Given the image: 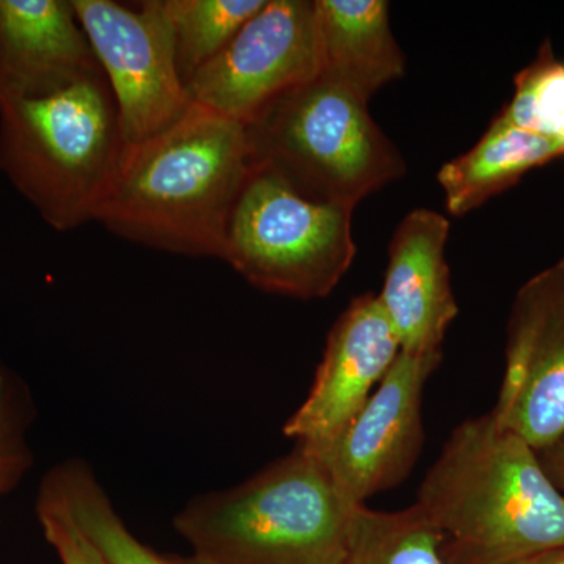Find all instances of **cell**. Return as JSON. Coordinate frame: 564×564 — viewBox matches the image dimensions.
Returning <instances> with one entry per match:
<instances>
[{"label": "cell", "mask_w": 564, "mask_h": 564, "mask_svg": "<svg viewBox=\"0 0 564 564\" xmlns=\"http://www.w3.org/2000/svg\"><path fill=\"white\" fill-rule=\"evenodd\" d=\"M317 76L314 2L267 0L187 88L193 102L248 126Z\"/></svg>", "instance_id": "ba28073f"}, {"label": "cell", "mask_w": 564, "mask_h": 564, "mask_svg": "<svg viewBox=\"0 0 564 564\" xmlns=\"http://www.w3.org/2000/svg\"><path fill=\"white\" fill-rule=\"evenodd\" d=\"M180 562L181 564H199L195 558H192V556H185V558H181L180 556Z\"/></svg>", "instance_id": "cb8c5ba5"}, {"label": "cell", "mask_w": 564, "mask_h": 564, "mask_svg": "<svg viewBox=\"0 0 564 564\" xmlns=\"http://www.w3.org/2000/svg\"><path fill=\"white\" fill-rule=\"evenodd\" d=\"M352 209L306 198L256 163L229 218L221 261L259 291L325 299L355 261Z\"/></svg>", "instance_id": "8992f818"}, {"label": "cell", "mask_w": 564, "mask_h": 564, "mask_svg": "<svg viewBox=\"0 0 564 564\" xmlns=\"http://www.w3.org/2000/svg\"><path fill=\"white\" fill-rule=\"evenodd\" d=\"M415 505L443 536L444 564H508L564 547V494L492 410L455 426Z\"/></svg>", "instance_id": "7a4b0ae2"}, {"label": "cell", "mask_w": 564, "mask_h": 564, "mask_svg": "<svg viewBox=\"0 0 564 564\" xmlns=\"http://www.w3.org/2000/svg\"><path fill=\"white\" fill-rule=\"evenodd\" d=\"M508 564H564V547L552 549V551L541 552V554L527 556V558Z\"/></svg>", "instance_id": "603a6c76"}, {"label": "cell", "mask_w": 564, "mask_h": 564, "mask_svg": "<svg viewBox=\"0 0 564 564\" xmlns=\"http://www.w3.org/2000/svg\"><path fill=\"white\" fill-rule=\"evenodd\" d=\"M400 351L378 295L356 296L329 329L310 392L285 422V437L313 451L332 444L361 411Z\"/></svg>", "instance_id": "8fae6325"}, {"label": "cell", "mask_w": 564, "mask_h": 564, "mask_svg": "<svg viewBox=\"0 0 564 564\" xmlns=\"http://www.w3.org/2000/svg\"><path fill=\"white\" fill-rule=\"evenodd\" d=\"M448 234L451 221L443 214L421 207L404 215L389 242L378 300L402 351H443L459 313L445 259Z\"/></svg>", "instance_id": "7c38bea8"}, {"label": "cell", "mask_w": 564, "mask_h": 564, "mask_svg": "<svg viewBox=\"0 0 564 564\" xmlns=\"http://www.w3.org/2000/svg\"><path fill=\"white\" fill-rule=\"evenodd\" d=\"M441 544L443 536L417 505L395 511L362 505L352 516L343 564H444Z\"/></svg>", "instance_id": "e0dca14e"}, {"label": "cell", "mask_w": 564, "mask_h": 564, "mask_svg": "<svg viewBox=\"0 0 564 564\" xmlns=\"http://www.w3.org/2000/svg\"><path fill=\"white\" fill-rule=\"evenodd\" d=\"M40 485L58 497L109 564H181L180 556L161 555L141 543L85 459L69 458L55 464Z\"/></svg>", "instance_id": "2e32d148"}, {"label": "cell", "mask_w": 564, "mask_h": 564, "mask_svg": "<svg viewBox=\"0 0 564 564\" xmlns=\"http://www.w3.org/2000/svg\"><path fill=\"white\" fill-rule=\"evenodd\" d=\"M35 514L44 540L62 564H109L101 549L74 521L55 494L40 485Z\"/></svg>", "instance_id": "44dd1931"}, {"label": "cell", "mask_w": 564, "mask_h": 564, "mask_svg": "<svg viewBox=\"0 0 564 564\" xmlns=\"http://www.w3.org/2000/svg\"><path fill=\"white\" fill-rule=\"evenodd\" d=\"M356 508L296 444L242 484L193 497L173 527L199 564H343Z\"/></svg>", "instance_id": "3957f363"}, {"label": "cell", "mask_w": 564, "mask_h": 564, "mask_svg": "<svg viewBox=\"0 0 564 564\" xmlns=\"http://www.w3.org/2000/svg\"><path fill=\"white\" fill-rule=\"evenodd\" d=\"M70 6L109 82L128 147L165 131L191 109L163 0L139 9L113 0H70Z\"/></svg>", "instance_id": "52a82bcc"}, {"label": "cell", "mask_w": 564, "mask_h": 564, "mask_svg": "<svg viewBox=\"0 0 564 564\" xmlns=\"http://www.w3.org/2000/svg\"><path fill=\"white\" fill-rule=\"evenodd\" d=\"M318 76L369 102L406 69L384 0H314Z\"/></svg>", "instance_id": "5bb4252c"}, {"label": "cell", "mask_w": 564, "mask_h": 564, "mask_svg": "<svg viewBox=\"0 0 564 564\" xmlns=\"http://www.w3.org/2000/svg\"><path fill=\"white\" fill-rule=\"evenodd\" d=\"M267 0H163L184 84L214 61Z\"/></svg>", "instance_id": "ac0fdd59"}, {"label": "cell", "mask_w": 564, "mask_h": 564, "mask_svg": "<svg viewBox=\"0 0 564 564\" xmlns=\"http://www.w3.org/2000/svg\"><path fill=\"white\" fill-rule=\"evenodd\" d=\"M36 404L29 384L0 366V500L13 492L35 463L31 430Z\"/></svg>", "instance_id": "ffe728a7"}, {"label": "cell", "mask_w": 564, "mask_h": 564, "mask_svg": "<svg viewBox=\"0 0 564 564\" xmlns=\"http://www.w3.org/2000/svg\"><path fill=\"white\" fill-rule=\"evenodd\" d=\"M499 120L564 148V62L544 41L536 58L514 77V95Z\"/></svg>", "instance_id": "d6986e66"}, {"label": "cell", "mask_w": 564, "mask_h": 564, "mask_svg": "<svg viewBox=\"0 0 564 564\" xmlns=\"http://www.w3.org/2000/svg\"><path fill=\"white\" fill-rule=\"evenodd\" d=\"M102 70L70 0H0V106Z\"/></svg>", "instance_id": "4fadbf2b"}, {"label": "cell", "mask_w": 564, "mask_h": 564, "mask_svg": "<svg viewBox=\"0 0 564 564\" xmlns=\"http://www.w3.org/2000/svg\"><path fill=\"white\" fill-rule=\"evenodd\" d=\"M538 458L543 464L545 473L551 477L552 484L560 492L564 494V437L558 443L538 452Z\"/></svg>", "instance_id": "7402d4cb"}, {"label": "cell", "mask_w": 564, "mask_h": 564, "mask_svg": "<svg viewBox=\"0 0 564 564\" xmlns=\"http://www.w3.org/2000/svg\"><path fill=\"white\" fill-rule=\"evenodd\" d=\"M367 104L322 76L285 93L247 126L256 163L313 202L355 210L406 173Z\"/></svg>", "instance_id": "5b68a950"}, {"label": "cell", "mask_w": 564, "mask_h": 564, "mask_svg": "<svg viewBox=\"0 0 564 564\" xmlns=\"http://www.w3.org/2000/svg\"><path fill=\"white\" fill-rule=\"evenodd\" d=\"M492 413L536 452L564 437V258L516 292Z\"/></svg>", "instance_id": "30bf717a"}, {"label": "cell", "mask_w": 564, "mask_h": 564, "mask_svg": "<svg viewBox=\"0 0 564 564\" xmlns=\"http://www.w3.org/2000/svg\"><path fill=\"white\" fill-rule=\"evenodd\" d=\"M126 147L102 70L0 106V173L58 232L95 221Z\"/></svg>", "instance_id": "277c9868"}, {"label": "cell", "mask_w": 564, "mask_h": 564, "mask_svg": "<svg viewBox=\"0 0 564 564\" xmlns=\"http://www.w3.org/2000/svg\"><path fill=\"white\" fill-rule=\"evenodd\" d=\"M564 158V148L536 133L494 118L474 148L437 172L445 206L455 217L469 214L514 187L527 173Z\"/></svg>", "instance_id": "9a60e30c"}, {"label": "cell", "mask_w": 564, "mask_h": 564, "mask_svg": "<svg viewBox=\"0 0 564 564\" xmlns=\"http://www.w3.org/2000/svg\"><path fill=\"white\" fill-rule=\"evenodd\" d=\"M441 361L443 351H400L361 411L332 444L314 451L352 507L410 477L425 443L423 392Z\"/></svg>", "instance_id": "9c48e42d"}, {"label": "cell", "mask_w": 564, "mask_h": 564, "mask_svg": "<svg viewBox=\"0 0 564 564\" xmlns=\"http://www.w3.org/2000/svg\"><path fill=\"white\" fill-rule=\"evenodd\" d=\"M254 169L247 126L193 102L165 131L126 147L95 221L155 250L221 259Z\"/></svg>", "instance_id": "6da1fadb"}]
</instances>
